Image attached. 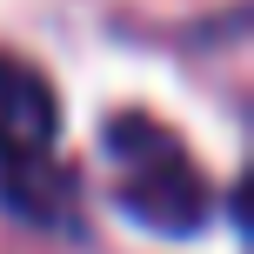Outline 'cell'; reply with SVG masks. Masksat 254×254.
Instances as JSON below:
<instances>
[{
    "mask_svg": "<svg viewBox=\"0 0 254 254\" xmlns=\"http://www.w3.org/2000/svg\"><path fill=\"white\" fill-rule=\"evenodd\" d=\"M54 134H61V101L47 74L0 54V174L54 161Z\"/></svg>",
    "mask_w": 254,
    "mask_h": 254,
    "instance_id": "obj_2",
    "label": "cell"
},
{
    "mask_svg": "<svg viewBox=\"0 0 254 254\" xmlns=\"http://www.w3.org/2000/svg\"><path fill=\"white\" fill-rule=\"evenodd\" d=\"M107 167H114V201L134 228L147 234H194L214 214L207 174L194 154L147 114H114L107 127Z\"/></svg>",
    "mask_w": 254,
    "mask_h": 254,
    "instance_id": "obj_1",
    "label": "cell"
}]
</instances>
